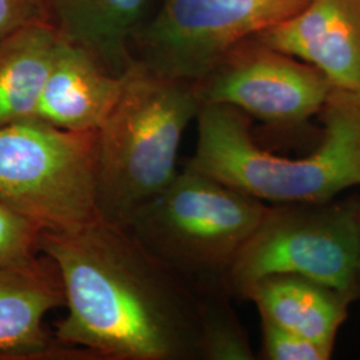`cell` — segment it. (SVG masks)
<instances>
[{
    "label": "cell",
    "mask_w": 360,
    "mask_h": 360,
    "mask_svg": "<svg viewBox=\"0 0 360 360\" xmlns=\"http://www.w3.org/2000/svg\"><path fill=\"white\" fill-rule=\"evenodd\" d=\"M40 252L65 290L56 340L99 360H200L195 288L127 227L98 214L41 232Z\"/></svg>",
    "instance_id": "obj_1"
},
{
    "label": "cell",
    "mask_w": 360,
    "mask_h": 360,
    "mask_svg": "<svg viewBox=\"0 0 360 360\" xmlns=\"http://www.w3.org/2000/svg\"><path fill=\"white\" fill-rule=\"evenodd\" d=\"M318 116L321 142L309 155L292 158L262 148L243 111L202 104L186 167L267 205L334 199L360 186V91L333 87Z\"/></svg>",
    "instance_id": "obj_2"
},
{
    "label": "cell",
    "mask_w": 360,
    "mask_h": 360,
    "mask_svg": "<svg viewBox=\"0 0 360 360\" xmlns=\"http://www.w3.org/2000/svg\"><path fill=\"white\" fill-rule=\"evenodd\" d=\"M202 101L195 80L165 75L135 59L98 131L96 205L111 221L131 215L179 172L180 143Z\"/></svg>",
    "instance_id": "obj_3"
},
{
    "label": "cell",
    "mask_w": 360,
    "mask_h": 360,
    "mask_svg": "<svg viewBox=\"0 0 360 360\" xmlns=\"http://www.w3.org/2000/svg\"><path fill=\"white\" fill-rule=\"evenodd\" d=\"M267 203L186 167L124 227L193 288L226 285Z\"/></svg>",
    "instance_id": "obj_4"
},
{
    "label": "cell",
    "mask_w": 360,
    "mask_h": 360,
    "mask_svg": "<svg viewBox=\"0 0 360 360\" xmlns=\"http://www.w3.org/2000/svg\"><path fill=\"white\" fill-rule=\"evenodd\" d=\"M98 131H68L31 117L0 127V202L62 231L96 217Z\"/></svg>",
    "instance_id": "obj_5"
},
{
    "label": "cell",
    "mask_w": 360,
    "mask_h": 360,
    "mask_svg": "<svg viewBox=\"0 0 360 360\" xmlns=\"http://www.w3.org/2000/svg\"><path fill=\"white\" fill-rule=\"evenodd\" d=\"M360 199L267 205L227 276L232 297L271 275H297L334 287L356 302Z\"/></svg>",
    "instance_id": "obj_6"
},
{
    "label": "cell",
    "mask_w": 360,
    "mask_h": 360,
    "mask_svg": "<svg viewBox=\"0 0 360 360\" xmlns=\"http://www.w3.org/2000/svg\"><path fill=\"white\" fill-rule=\"evenodd\" d=\"M307 0H163L135 35V59L178 79L199 80L245 39L297 13Z\"/></svg>",
    "instance_id": "obj_7"
},
{
    "label": "cell",
    "mask_w": 360,
    "mask_h": 360,
    "mask_svg": "<svg viewBox=\"0 0 360 360\" xmlns=\"http://www.w3.org/2000/svg\"><path fill=\"white\" fill-rule=\"evenodd\" d=\"M202 104H227L274 129L319 115L333 89L316 68L257 39H245L196 80Z\"/></svg>",
    "instance_id": "obj_8"
},
{
    "label": "cell",
    "mask_w": 360,
    "mask_h": 360,
    "mask_svg": "<svg viewBox=\"0 0 360 360\" xmlns=\"http://www.w3.org/2000/svg\"><path fill=\"white\" fill-rule=\"evenodd\" d=\"M65 304L59 271L44 254L0 266V359H96L44 328L46 315Z\"/></svg>",
    "instance_id": "obj_9"
},
{
    "label": "cell",
    "mask_w": 360,
    "mask_h": 360,
    "mask_svg": "<svg viewBox=\"0 0 360 360\" xmlns=\"http://www.w3.org/2000/svg\"><path fill=\"white\" fill-rule=\"evenodd\" d=\"M254 38L316 68L333 87L360 91V0H307Z\"/></svg>",
    "instance_id": "obj_10"
},
{
    "label": "cell",
    "mask_w": 360,
    "mask_h": 360,
    "mask_svg": "<svg viewBox=\"0 0 360 360\" xmlns=\"http://www.w3.org/2000/svg\"><path fill=\"white\" fill-rule=\"evenodd\" d=\"M122 77L105 70L90 52L62 39L37 117L58 129L96 131L119 96Z\"/></svg>",
    "instance_id": "obj_11"
},
{
    "label": "cell",
    "mask_w": 360,
    "mask_h": 360,
    "mask_svg": "<svg viewBox=\"0 0 360 360\" xmlns=\"http://www.w3.org/2000/svg\"><path fill=\"white\" fill-rule=\"evenodd\" d=\"M46 23L59 37L84 49L114 75L135 60L132 41L150 0H38Z\"/></svg>",
    "instance_id": "obj_12"
},
{
    "label": "cell",
    "mask_w": 360,
    "mask_h": 360,
    "mask_svg": "<svg viewBox=\"0 0 360 360\" xmlns=\"http://www.w3.org/2000/svg\"><path fill=\"white\" fill-rule=\"evenodd\" d=\"M243 299L255 304L260 319L331 348L355 302L334 287L285 274L257 281Z\"/></svg>",
    "instance_id": "obj_13"
},
{
    "label": "cell",
    "mask_w": 360,
    "mask_h": 360,
    "mask_svg": "<svg viewBox=\"0 0 360 360\" xmlns=\"http://www.w3.org/2000/svg\"><path fill=\"white\" fill-rule=\"evenodd\" d=\"M62 38L46 23L0 38V127L37 117Z\"/></svg>",
    "instance_id": "obj_14"
},
{
    "label": "cell",
    "mask_w": 360,
    "mask_h": 360,
    "mask_svg": "<svg viewBox=\"0 0 360 360\" xmlns=\"http://www.w3.org/2000/svg\"><path fill=\"white\" fill-rule=\"evenodd\" d=\"M200 360H254L250 338L226 285L196 288Z\"/></svg>",
    "instance_id": "obj_15"
},
{
    "label": "cell",
    "mask_w": 360,
    "mask_h": 360,
    "mask_svg": "<svg viewBox=\"0 0 360 360\" xmlns=\"http://www.w3.org/2000/svg\"><path fill=\"white\" fill-rule=\"evenodd\" d=\"M41 232L37 223L0 202V266L40 254Z\"/></svg>",
    "instance_id": "obj_16"
},
{
    "label": "cell",
    "mask_w": 360,
    "mask_h": 360,
    "mask_svg": "<svg viewBox=\"0 0 360 360\" xmlns=\"http://www.w3.org/2000/svg\"><path fill=\"white\" fill-rule=\"evenodd\" d=\"M262 349L260 358L264 360H328L334 348L327 347L302 335L260 319Z\"/></svg>",
    "instance_id": "obj_17"
},
{
    "label": "cell",
    "mask_w": 360,
    "mask_h": 360,
    "mask_svg": "<svg viewBox=\"0 0 360 360\" xmlns=\"http://www.w3.org/2000/svg\"><path fill=\"white\" fill-rule=\"evenodd\" d=\"M38 23H46L38 0H0V38Z\"/></svg>",
    "instance_id": "obj_18"
},
{
    "label": "cell",
    "mask_w": 360,
    "mask_h": 360,
    "mask_svg": "<svg viewBox=\"0 0 360 360\" xmlns=\"http://www.w3.org/2000/svg\"><path fill=\"white\" fill-rule=\"evenodd\" d=\"M355 291H356V302L360 303V212L358 221V257H356V270H355Z\"/></svg>",
    "instance_id": "obj_19"
}]
</instances>
